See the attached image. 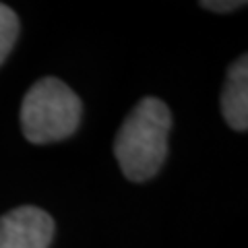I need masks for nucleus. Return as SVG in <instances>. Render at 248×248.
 <instances>
[{"label":"nucleus","mask_w":248,"mask_h":248,"mask_svg":"<svg viewBox=\"0 0 248 248\" xmlns=\"http://www.w3.org/2000/svg\"><path fill=\"white\" fill-rule=\"evenodd\" d=\"M170 128L172 114L161 99L145 97L133 108L114 139L116 161L128 180L145 182L159 172L168 155Z\"/></svg>","instance_id":"1"},{"label":"nucleus","mask_w":248,"mask_h":248,"mask_svg":"<svg viewBox=\"0 0 248 248\" xmlns=\"http://www.w3.org/2000/svg\"><path fill=\"white\" fill-rule=\"evenodd\" d=\"M81 120V99L64 81L44 77L31 85L21 104V130L35 145L71 137Z\"/></svg>","instance_id":"2"},{"label":"nucleus","mask_w":248,"mask_h":248,"mask_svg":"<svg viewBox=\"0 0 248 248\" xmlns=\"http://www.w3.org/2000/svg\"><path fill=\"white\" fill-rule=\"evenodd\" d=\"M54 238L50 213L23 205L0 217V248H48Z\"/></svg>","instance_id":"3"},{"label":"nucleus","mask_w":248,"mask_h":248,"mask_svg":"<svg viewBox=\"0 0 248 248\" xmlns=\"http://www.w3.org/2000/svg\"><path fill=\"white\" fill-rule=\"evenodd\" d=\"M221 114L234 130L248 128V60L246 54L236 58L228 68L221 91Z\"/></svg>","instance_id":"4"},{"label":"nucleus","mask_w":248,"mask_h":248,"mask_svg":"<svg viewBox=\"0 0 248 248\" xmlns=\"http://www.w3.org/2000/svg\"><path fill=\"white\" fill-rule=\"evenodd\" d=\"M19 37V17L13 9L0 2V64L11 54L15 42Z\"/></svg>","instance_id":"5"},{"label":"nucleus","mask_w":248,"mask_h":248,"mask_svg":"<svg viewBox=\"0 0 248 248\" xmlns=\"http://www.w3.org/2000/svg\"><path fill=\"white\" fill-rule=\"evenodd\" d=\"M201 6L213 13H230L242 9V6H246V2H242V0H205V2H201Z\"/></svg>","instance_id":"6"}]
</instances>
